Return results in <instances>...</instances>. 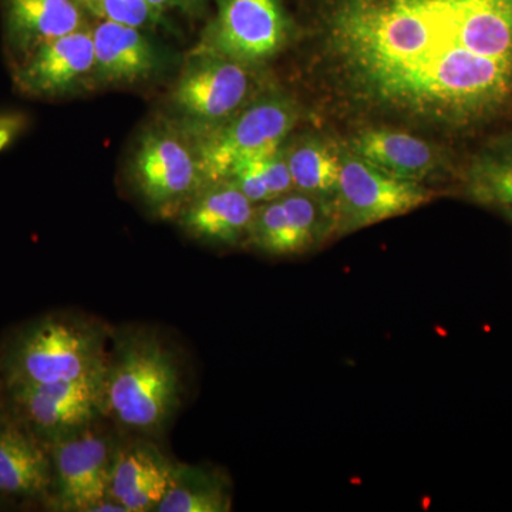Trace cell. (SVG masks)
Returning a JSON list of instances; mask_svg holds the SVG:
<instances>
[{
    "mask_svg": "<svg viewBox=\"0 0 512 512\" xmlns=\"http://www.w3.org/2000/svg\"><path fill=\"white\" fill-rule=\"evenodd\" d=\"M312 49L345 117L464 136L512 107V0H318Z\"/></svg>",
    "mask_w": 512,
    "mask_h": 512,
    "instance_id": "6da1fadb",
    "label": "cell"
},
{
    "mask_svg": "<svg viewBox=\"0 0 512 512\" xmlns=\"http://www.w3.org/2000/svg\"><path fill=\"white\" fill-rule=\"evenodd\" d=\"M173 350L147 329L120 333L104 369V417L134 436L163 433L181 403Z\"/></svg>",
    "mask_w": 512,
    "mask_h": 512,
    "instance_id": "7a4b0ae2",
    "label": "cell"
},
{
    "mask_svg": "<svg viewBox=\"0 0 512 512\" xmlns=\"http://www.w3.org/2000/svg\"><path fill=\"white\" fill-rule=\"evenodd\" d=\"M109 350L100 325L80 318H49L20 338L10 362V382H70L106 365Z\"/></svg>",
    "mask_w": 512,
    "mask_h": 512,
    "instance_id": "3957f363",
    "label": "cell"
},
{
    "mask_svg": "<svg viewBox=\"0 0 512 512\" xmlns=\"http://www.w3.org/2000/svg\"><path fill=\"white\" fill-rule=\"evenodd\" d=\"M296 121L295 103L284 94L268 93L256 96L220 127L198 136L194 153L202 187L227 180L242 161L284 146Z\"/></svg>",
    "mask_w": 512,
    "mask_h": 512,
    "instance_id": "277c9868",
    "label": "cell"
},
{
    "mask_svg": "<svg viewBox=\"0 0 512 512\" xmlns=\"http://www.w3.org/2000/svg\"><path fill=\"white\" fill-rule=\"evenodd\" d=\"M433 200V192L403 180L340 148L338 191L330 202L332 235L350 234L379 222L402 217Z\"/></svg>",
    "mask_w": 512,
    "mask_h": 512,
    "instance_id": "5b68a950",
    "label": "cell"
},
{
    "mask_svg": "<svg viewBox=\"0 0 512 512\" xmlns=\"http://www.w3.org/2000/svg\"><path fill=\"white\" fill-rule=\"evenodd\" d=\"M254 93L251 64L200 49L175 84L173 104L198 137L234 117Z\"/></svg>",
    "mask_w": 512,
    "mask_h": 512,
    "instance_id": "8992f818",
    "label": "cell"
},
{
    "mask_svg": "<svg viewBox=\"0 0 512 512\" xmlns=\"http://www.w3.org/2000/svg\"><path fill=\"white\" fill-rule=\"evenodd\" d=\"M117 441L100 420L50 441L55 510L96 512L109 498L111 466Z\"/></svg>",
    "mask_w": 512,
    "mask_h": 512,
    "instance_id": "52a82bcc",
    "label": "cell"
},
{
    "mask_svg": "<svg viewBox=\"0 0 512 512\" xmlns=\"http://www.w3.org/2000/svg\"><path fill=\"white\" fill-rule=\"evenodd\" d=\"M136 190L158 212L181 210L202 188L194 151L168 130H151L138 143L131 165Z\"/></svg>",
    "mask_w": 512,
    "mask_h": 512,
    "instance_id": "ba28073f",
    "label": "cell"
},
{
    "mask_svg": "<svg viewBox=\"0 0 512 512\" xmlns=\"http://www.w3.org/2000/svg\"><path fill=\"white\" fill-rule=\"evenodd\" d=\"M104 369L70 382L16 384V404L29 426L50 443L104 417Z\"/></svg>",
    "mask_w": 512,
    "mask_h": 512,
    "instance_id": "9c48e42d",
    "label": "cell"
},
{
    "mask_svg": "<svg viewBox=\"0 0 512 512\" xmlns=\"http://www.w3.org/2000/svg\"><path fill=\"white\" fill-rule=\"evenodd\" d=\"M289 23L279 0H218L204 50L238 62H265L284 49Z\"/></svg>",
    "mask_w": 512,
    "mask_h": 512,
    "instance_id": "30bf717a",
    "label": "cell"
},
{
    "mask_svg": "<svg viewBox=\"0 0 512 512\" xmlns=\"http://www.w3.org/2000/svg\"><path fill=\"white\" fill-rule=\"evenodd\" d=\"M330 235V202L292 191L256 205L247 242L266 255L295 256L311 251Z\"/></svg>",
    "mask_w": 512,
    "mask_h": 512,
    "instance_id": "8fae6325",
    "label": "cell"
},
{
    "mask_svg": "<svg viewBox=\"0 0 512 512\" xmlns=\"http://www.w3.org/2000/svg\"><path fill=\"white\" fill-rule=\"evenodd\" d=\"M177 463L146 436L117 441L109 498L126 512L157 511Z\"/></svg>",
    "mask_w": 512,
    "mask_h": 512,
    "instance_id": "7c38bea8",
    "label": "cell"
},
{
    "mask_svg": "<svg viewBox=\"0 0 512 512\" xmlns=\"http://www.w3.org/2000/svg\"><path fill=\"white\" fill-rule=\"evenodd\" d=\"M90 74H94L93 32L83 28L30 50L16 82L26 93L59 96L72 92Z\"/></svg>",
    "mask_w": 512,
    "mask_h": 512,
    "instance_id": "4fadbf2b",
    "label": "cell"
},
{
    "mask_svg": "<svg viewBox=\"0 0 512 512\" xmlns=\"http://www.w3.org/2000/svg\"><path fill=\"white\" fill-rule=\"evenodd\" d=\"M256 205L229 180L205 185L183 207L180 224L190 237L231 247L247 242Z\"/></svg>",
    "mask_w": 512,
    "mask_h": 512,
    "instance_id": "5bb4252c",
    "label": "cell"
},
{
    "mask_svg": "<svg viewBox=\"0 0 512 512\" xmlns=\"http://www.w3.org/2000/svg\"><path fill=\"white\" fill-rule=\"evenodd\" d=\"M356 156L403 180L423 184L443 167L439 148L409 131L367 127L346 144Z\"/></svg>",
    "mask_w": 512,
    "mask_h": 512,
    "instance_id": "9a60e30c",
    "label": "cell"
},
{
    "mask_svg": "<svg viewBox=\"0 0 512 512\" xmlns=\"http://www.w3.org/2000/svg\"><path fill=\"white\" fill-rule=\"evenodd\" d=\"M94 74L101 82L133 83L160 70L157 47L140 29L104 19L93 30Z\"/></svg>",
    "mask_w": 512,
    "mask_h": 512,
    "instance_id": "2e32d148",
    "label": "cell"
},
{
    "mask_svg": "<svg viewBox=\"0 0 512 512\" xmlns=\"http://www.w3.org/2000/svg\"><path fill=\"white\" fill-rule=\"evenodd\" d=\"M52 477L49 444L46 446L20 427H0V494L47 495Z\"/></svg>",
    "mask_w": 512,
    "mask_h": 512,
    "instance_id": "e0dca14e",
    "label": "cell"
},
{
    "mask_svg": "<svg viewBox=\"0 0 512 512\" xmlns=\"http://www.w3.org/2000/svg\"><path fill=\"white\" fill-rule=\"evenodd\" d=\"M5 6L9 42L19 52L83 29L76 0H5Z\"/></svg>",
    "mask_w": 512,
    "mask_h": 512,
    "instance_id": "ac0fdd59",
    "label": "cell"
},
{
    "mask_svg": "<svg viewBox=\"0 0 512 512\" xmlns=\"http://www.w3.org/2000/svg\"><path fill=\"white\" fill-rule=\"evenodd\" d=\"M461 188L468 201L512 220V133L491 141L470 158Z\"/></svg>",
    "mask_w": 512,
    "mask_h": 512,
    "instance_id": "d6986e66",
    "label": "cell"
},
{
    "mask_svg": "<svg viewBox=\"0 0 512 512\" xmlns=\"http://www.w3.org/2000/svg\"><path fill=\"white\" fill-rule=\"evenodd\" d=\"M285 154L295 191L332 202L338 191L340 148L306 136L285 146Z\"/></svg>",
    "mask_w": 512,
    "mask_h": 512,
    "instance_id": "ffe728a7",
    "label": "cell"
},
{
    "mask_svg": "<svg viewBox=\"0 0 512 512\" xmlns=\"http://www.w3.org/2000/svg\"><path fill=\"white\" fill-rule=\"evenodd\" d=\"M232 497L227 477L215 470L177 464L158 512H227Z\"/></svg>",
    "mask_w": 512,
    "mask_h": 512,
    "instance_id": "44dd1931",
    "label": "cell"
},
{
    "mask_svg": "<svg viewBox=\"0 0 512 512\" xmlns=\"http://www.w3.org/2000/svg\"><path fill=\"white\" fill-rule=\"evenodd\" d=\"M104 19L131 28H143L157 19L158 13L147 0H103Z\"/></svg>",
    "mask_w": 512,
    "mask_h": 512,
    "instance_id": "7402d4cb",
    "label": "cell"
},
{
    "mask_svg": "<svg viewBox=\"0 0 512 512\" xmlns=\"http://www.w3.org/2000/svg\"><path fill=\"white\" fill-rule=\"evenodd\" d=\"M19 123L15 117H8V119H0V151L3 150L12 138L15 137L16 131H18Z\"/></svg>",
    "mask_w": 512,
    "mask_h": 512,
    "instance_id": "603a6c76",
    "label": "cell"
},
{
    "mask_svg": "<svg viewBox=\"0 0 512 512\" xmlns=\"http://www.w3.org/2000/svg\"><path fill=\"white\" fill-rule=\"evenodd\" d=\"M153 9L156 10L158 15L164 10L180 8V6H184L187 3V0H147Z\"/></svg>",
    "mask_w": 512,
    "mask_h": 512,
    "instance_id": "cb8c5ba5",
    "label": "cell"
},
{
    "mask_svg": "<svg viewBox=\"0 0 512 512\" xmlns=\"http://www.w3.org/2000/svg\"><path fill=\"white\" fill-rule=\"evenodd\" d=\"M76 2L79 3L83 9H86L87 12L97 16V18H104L103 0H76Z\"/></svg>",
    "mask_w": 512,
    "mask_h": 512,
    "instance_id": "d4e9b609",
    "label": "cell"
}]
</instances>
